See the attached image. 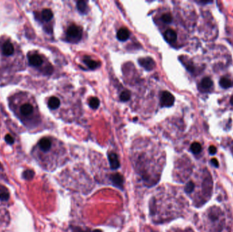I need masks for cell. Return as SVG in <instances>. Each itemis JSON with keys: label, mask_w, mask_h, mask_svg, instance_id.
I'll list each match as a JSON object with an SVG mask.
<instances>
[{"label": "cell", "mask_w": 233, "mask_h": 232, "mask_svg": "<svg viewBox=\"0 0 233 232\" xmlns=\"http://www.w3.org/2000/svg\"><path fill=\"white\" fill-rule=\"evenodd\" d=\"M83 34L82 29L76 25H72L68 27L67 30V35L68 38L73 39L76 42L80 40Z\"/></svg>", "instance_id": "6da1fadb"}, {"label": "cell", "mask_w": 233, "mask_h": 232, "mask_svg": "<svg viewBox=\"0 0 233 232\" xmlns=\"http://www.w3.org/2000/svg\"><path fill=\"white\" fill-rule=\"evenodd\" d=\"M160 102L162 107H170L175 102V97L169 91H164L161 96Z\"/></svg>", "instance_id": "7a4b0ae2"}, {"label": "cell", "mask_w": 233, "mask_h": 232, "mask_svg": "<svg viewBox=\"0 0 233 232\" xmlns=\"http://www.w3.org/2000/svg\"><path fill=\"white\" fill-rule=\"evenodd\" d=\"M139 63L141 67L145 68L146 70H152L155 67L156 63L153 61L152 58L151 57H145V58H141L139 60Z\"/></svg>", "instance_id": "3957f363"}, {"label": "cell", "mask_w": 233, "mask_h": 232, "mask_svg": "<svg viewBox=\"0 0 233 232\" xmlns=\"http://www.w3.org/2000/svg\"><path fill=\"white\" fill-rule=\"evenodd\" d=\"M108 157H109V161L110 163L111 169H117L119 168L120 163H119V158H118V156L117 155V154H115V153H110Z\"/></svg>", "instance_id": "277c9868"}, {"label": "cell", "mask_w": 233, "mask_h": 232, "mask_svg": "<svg viewBox=\"0 0 233 232\" xmlns=\"http://www.w3.org/2000/svg\"><path fill=\"white\" fill-rule=\"evenodd\" d=\"M111 181H112L113 184L115 187L122 189L123 187V176H121L119 173L114 174L111 176Z\"/></svg>", "instance_id": "5b68a950"}, {"label": "cell", "mask_w": 233, "mask_h": 232, "mask_svg": "<svg viewBox=\"0 0 233 232\" xmlns=\"http://www.w3.org/2000/svg\"><path fill=\"white\" fill-rule=\"evenodd\" d=\"M165 40L169 42V43H173L177 40V35L175 31H174L173 29H168L164 32V34Z\"/></svg>", "instance_id": "8992f818"}, {"label": "cell", "mask_w": 233, "mask_h": 232, "mask_svg": "<svg viewBox=\"0 0 233 232\" xmlns=\"http://www.w3.org/2000/svg\"><path fill=\"white\" fill-rule=\"evenodd\" d=\"M2 50L3 53H4V55H6V56H10V55H12L13 53H14V46L10 41H6L4 45H3Z\"/></svg>", "instance_id": "52a82bcc"}, {"label": "cell", "mask_w": 233, "mask_h": 232, "mask_svg": "<svg viewBox=\"0 0 233 232\" xmlns=\"http://www.w3.org/2000/svg\"><path fill=\"white\" fill-rule=\"evenodd\" d=\"M29 62L30 65H31L32 66L34 67H38L40 66V65H42V57L38 55H31V56L29 57Z\"/></svg>", "instance_id": "ba28073f"}, {"label": "cell", "mask_w": 233, "mask_h": 232, "mask_svg": "<svg viewBox=\"0 0 233 232\" xmlns=\"http://www.w3.org/2000/svg\"><path fill=\"white\" fill-rule=\"evenodd\" d=\"M117 37L120 41H126L130 37V31L126 28H121L117 31Z\"/></svg>", "instance_id": "9c48e42d"}, {"label": "cell", "mask_w": 233, "mask_h": 232, "mask_svg": "<svg viewBox=\"0 0 233 232\" xmlns=\"http://www.w3.org/2000/svg\"><path fill=\"white\" fill-rule=\"evenodd\" d=\"M39 146L40 149L44 152H47L50 150L51 147V142L48 138H42L39 142Z\"/></svg>", "instance_id": "30bf717a"}, {"label": "cell", "mask_w": 233, "mask_h": 232, "mask_svg": "<svg viewBox=\"0 0 233 232\" xmlns=\"http://www.w3.org/2000/svg\"><path fill=\"white\" fill-rule=\"evenodd\" d=\"M83 61H84V63L86 64L87 66L90 68L91 70L96 69V68L99 67V65H100V63H98V62L94 61L93 59H91L88 56H85L84 57Z\"/></svg>", "instance_id": "8fae6325"}, {"label": "cell", "mask_w": 233, "mask_h": 232, "mask_svg": "<svg viewBox=\"0 0 233 232\" xmlns=\"http://www.w3.org/2000/svg\"><path fill=\"white\" fill-rule=\"evenodd\" d=\"M48 107L52 110H55L58 108L60 106V100L56 97H51L48 100Z\"/></svg>", "instance_id": "7c38bea8"}, {"label": "cell", "mask_w": 233, "mask_h": 232, "mask_svg": "<svg viewBox=\"0 0 233 232\" xmlns=\"http://www.w3.org/2000/svg\"><path fill=\"white\" fill-rule=\"evenodd\" d=\"M77 7L78 10L83 14H87L88 12V7L87 3L84 1H78L77 3Z\"/></svg>", "instance_id": "4fadbf2b"}, {"label": "cell", "mask_w": 233, "mask_h": 232, "mask_svg": "<svg viewBox=\"0 0 233 232\" xmlns=\"http://www.w3.org/2000/svg\"><path fill=\"white\" fill-rule=\"evenodd\" d=\"M213 85V81L209 77L204 78L201 82V87L202 89L208 90Z\"/></svg>", "instance_id": "5bb4252c"}, {"label": "cell", "mask_w": 233, "mask_h": 232, "mask_svg": "<svg viewBox=\"0 0 233 232\" xmlns=\"http://www.w3.org/2000/svg\"><path fill=\"white\" fill-rule=\"evenodd\" d=\"M219 85L224 89H228L233 86V82L228 78H222L219 80Z\"/></svg>", "instance_id": "9a60e30c"}, {"label": "cell", "mask_w": 233, "mask_h": 232, "mask_svg": "<svg viewBox=\"0 0 233 232\" xmlns=\"http://www.w3.org/2000/svg\"><path fill=\"white\" fill-rule=\"evenodd\" d=\"M42 17L46 21H49L53 17V13L50 9H44L42 12Z\"/></svg>", "instance_id": "2e32d148"}, {"label": "cell", "mask_w": 233, "mask_h": 232, "mask_svg": "<svg viewBox=\"0 0 233 232\" xmlns=\"http://www.w3.org/2000/svg\"><path fill=\"white\" fill-rule=\"evenodd\" d=\"M21 112L25 116L29 115L33 112V107L31 104H24L21 108Z\"/></svg>", "instance_id": "e0dca14e"}, {"label": "cell", "mask_w": 233, "mask_h": 232, "mask_svg": "<svg viewBox=\"0 0 233 232\" xmlns=\"http://www.w3.org/2000/svg\"><path fill=\"white\" fill-rule=\"evenodd\" d=\"M190 150L193 154H198L202 151V146L198 142H193L190 146Z\"/></svg>", "instance_id": "ac0fdd59"}, {"label": "cell", "mask_w": 233, "mask_h": 232, "mask_svg": "<svg viewBox=\"0 0 233 232\" xmlns=\"http://www.w3.org/2000/svg\"><path fill=\"white\" fill-rule=\"evenodd\" d=\"M131 97V93L129 91L125 90L120 94V100L123 102H127Z\"/></svg>", "instance_id": "d6986e66"}, {"label": "cell", "mask_w": 233, "mask_h": 232, "mask_svg": "<svg viewBox=\"0 0 233 232\" xmlns=\"http://www.w3.org/2000/svg\"><path fill=\"white\" fill-rule=\"evenodd\" d=\"M89 106L93 109H96L100 106V100L97 97H92L89 100Z\"/></svg>", "instance_id": "ffe728a7"}, {"label": "cell", "mask_w": 233, "mask_h": 232, "mask_svg": "<svg viewBox=\"0 0 233 232\" xmlns=\"http://www.w3.org/2000/svg\"><path fill=\"white\" fill-rule=\"evenodd\" d=\"M162 21L164 22H165V23L169 24L172 22L173 17L171 15L169 14V13H166V14H164L162 16Z\"/></svg>", "instance_id": "44dd1931"}, {"label": "cell", "mask_w": 233, "mask_h": 232, "mask_svg": "<svg viewBox=\"0 0 233 232\" xmlns=\"http://www.w3.org/2000/svg\"><path fill=\"white\" fill-rule=\"evenodd\" d=\"M194 187H195L194 183L192 181H189L185 186V191L187 193H191L193 191V189H194Z\"/></svg>", "instance_id": "7402d4cb"}, {"label": "cell", "mask_w": 233, "mask_h": 232, "mask_svg": "<svg viewBox=\"0 0 233 232\" xmlns=\"http://www.w3.org/2000/svg\"><path fill=\"white\" fill-rule=\"evenodd\" d=\"M34 173L31 170H27L25 171L23 174V176L26 180H31L33 177H34Z\"/></svg>", "instance_id": "603a6c76"}, {"label": "cell", "mask_w": 233, "mask_h": 232, "mask_svg": "<svg viewBox=\"0 0 233 232\" xmlns=\"http://www.w3.org/2000/svg\"><path fill=\"white\" fill-rule=\"evenodd\" d=\"M9 197H10V195H9L8 193L3 192V193H0V200H2V201L8 200L9 199Z\"/></svg>", "instance_id": "cb8c5ba5"}, {"label": "cell", "mask_w": 233, "mask_h": 232, "mask_svg": "<svg viewBox=\"0 0 233 232\" xmlns=\"http://www.w3.org/2000/svg\"><path fill=\"white\" fill-rule=\"evenodd\" d=\"M5 140H6V142H7L8 144H12L14 143V142H15L14 138H13L9 134H7L6 136Z\"/></svg>", "instance_id": "d4e9b609"}, {"label": "cell", "mask_w": 233, "mask_h": 232, "mask_svg": "<svg viewBox=\"0 0 233 232\" xmlns=\"http://www.w3.org/2000/svg\"><path fill=\"white\" fill-rule=\"evenodd\" d=\"M209 151L211 155H215L216 152H217V149H216L214 146H211L209 149Z\"/></svg>", "instance_id": "484cf974"}, {"label": "cell", "mask_w": 233, "mask_h": 232, "mask_svg": "<svg viewBox=\"0 0 233 232\" xmlns=\"http://www.w3.org/2000/svg\"><path fill=\"white\" fill-rule=\"evenodd\" d=\"M211 162L212 164L215 166V168H218L219 167V163H218V161L216 159L213 158L211 160Z\"/></svg>", "instance_id": "4316f807"}, {"label": "cell", "mask_w": 233, "mask_h": 232, "mask_svg": "<svg viewBox=\"0 0 233 232\" xmlns=\"http://www.w3.org/2000/svg\"><path fill=\"white\" fill-rule=\"evenodd\" d=\"M231 103L232 105L233 106V96L231 97Z\"/></svg>", "instance_id": "83f0119b"}, {"label": "cell", "mask_w": 233, "mask_h": 232, "mask_svg": "<svg viewBox=\"0 0 233 232\" xmlns=\"http://www.w3.org/2000/svg\"><path fill=\"white\" fill-rule=\"evenodd\" d=\"M93 232H102V231L101 230H96L93 231Z\"/></svg>", "instance_id": "f1b7e54d"}]
</instances>
